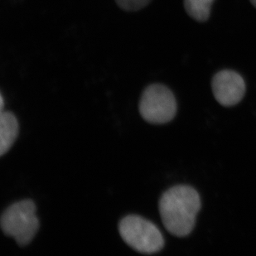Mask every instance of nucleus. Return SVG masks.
<instances>
[{
    "instance_id": "1",
    "label": "nucleus",
    "mask_w": 256,
    "mask_h": 256,
    "mask_svg": "<svg viewBox=\"0 0 256 256\" xmlns=\"http://www.w3.org/2000/svg\"><path fill=\"white\" fill-rule=\"evenodd\" d=\"M158 208L168 232L175 236H188L194 229L200 212V196L192 186H172L162 194Z\"/></svg>"
},
{
    "instance_id": "2",
    "label": "nucleus",
    "mask_w": 256,
    "mask_h": 256,
    "mask_svg": "<svg viewBox=\"0 0 256 256\" xmlns=\"http://www.w3.org/2000/svg\"><path fill=\"white\" fill-rule=\"evenodd\" d=\"M36 206L32 200L14 203L2 213L1 228L5 236L12 237L20 246H25L38 232Z\"/></svg>"
},
{
    "instance_id": "3",
    "label": "nucleus",
    "mask_w": 256,
    "mask_h": 256,
    "mask_svg": "<svg viewBox=\"0 0 256 256\" xmlns=\"http://www.w3.org/2000/svg\"><path fill=\"white\" fill-rule=\"evenodd\" d=\"M124 242L142 254H155L164 246V239L160 229L150 220L138 216H128L118 225Z\"/></svg>"
},
{
    "instance_id": "4",
    "label": "nucleus",
    "mask_w": 256,
    "mask_h": 256,
    "mask_svg": "<svg viewBox=\"0 0 256 256\" xmlns=\"http://www.w3.org/2000/svg\"><path fill=\"white\" fill-rule=\"evenodd\" d=\"M176 102L168 87L154 84L144 90L140 102L142 118L150 124H162L174 120L176 114Z\"/></svg>"
},
{
    "instance_id": "5",
    "label": "nucleus",
    "mask_w": 256,
    "mask_h": 256,
    "mask_svg": "<svg viewBox=\"0 0 256 256\" xmlns=\"http://www.w3.org/2000/svg\"><path fill=\"white\" fill-rule=\"evenodd\" d=\"M212 88L216 102L225 107L239 104L246 90L242 76L232 70H222L216 73L212 80Z\"/></svg>"
},
{
    "instance_id": "6",
    "label": "nucleus",
    "mask_w": 256,
    "mask_h": 256,
    "mask_svg": "<svg viewBox=\"0 0 256 256\" xmlns=\"http://www.w3.org/2000/svg\"><path fill=\"white\" fill-rule=\"evenodd\" d=\"M18 136V122L11 112H1L0 116V155L4 156L12 147Z\"/></svg>"
},
{
    "instance_id": "7",
    "label": "nucleus",
    "mask_w": 256,
    "mask_h": 256,
    "mask_svg": "<svg viewBox=\"0 0 256 256\" xmlns=\"http://www.w3.org/2000/svg\"><path fill=\"white\" fill-rule=\"evenodd\" d=\"M215 0H184L186 14L198 22H206L209 20L212 5Z\"/></svg>"
},
{
    "instance_id": "8",
    "label": "nucleus",
    "mask_w": 256,
    "mask_h": 256,
    "mask_svg": "<svg viewBox=\"0 0 256 256\" xmlns=\"http://www.w3.org/2000/svg\"><path fill=\"white\" fill-rule=\"evenodd\" d=\"M117 4L127 11H137L145 7L151 0H116Z\"/></svg>"
},
{
    "instance_id": "9",
    "label": "nucleus",
    "mask_w": 256,
    "mask_h": 256,
    "mask_svg": "<svg viewBox=\"0 0 256 256\" xmlns=\"http://www.w3.org/2000/svg\"><path fill=\"white\" fill-rule=\"evenodd\" d=\"M0 99H1V104H0V106H1V112H4V96H2V94H1V96H0Z\"/></svg>"
},
{
    "instance_id": "10",
    "label": "nucleus",
    "mask_w": 256,
    "mask_h": 256,
    "mask_svg": "<svg viewBox=\"0 0 256 256\" xmlns=\"http://www.w3.org/2000/svg\"><path fill=\"white\" fill-rule=\"evenodd\" d=\"M254 7L256 8V0H250Z\"/></svg>"
}]
</instances>
